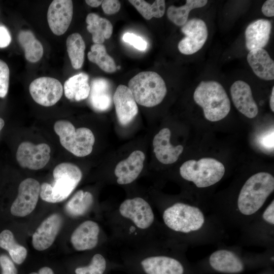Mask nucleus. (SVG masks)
Instances as JSON below:
<instances>
[{"instance_id":"36","label":"nucleus","mask_w":274,"mask_h":274,"mask_svg":"<svg viewBox=\"0 0 274 274\" xmlns=\"http://www.w3.org/2000/svg\"><path fill=\"white\" fill-rule=\"evenodd\" d=\"M273 129L261 133L257 139V143L260 148L265 152H273Z\"/></svg>"},{"instance_id":"32","label":"nucleus","mask_w":274,"mask_h":274,"mask_svg":"<svg viewBox=\"0 0 274 274\" xmlns=\"http://www.w3.org/2000/svg\"><path fill=\"white\" fill-rule=\"evenodd\" d=\"M89 61L96 64L105 72L112 73L117 70V66L113 59L107 52L102 44H94L87 54Z\"/></svg>"},{"instance_id":"24","label":"nucleus","mask_w":274,"mask_h":274,"mask_svg":"<svg viewBox=\"0 0 274 274\" xmlns=\"http://www.w3.org/2000/svg\"><path fill=\"white\" fill-rule=\"evenodd\" d=\"M209 262L215 270L223 273H236L244 270V265L241 259L232 252L219 250L210 256Z\"/></svg>"},{"instance_id":"38","label":"nucleus","mask_w":274,"mask_h":274,"mask_svg":"<svg viewBox=\"0 0 274 274\" xmlns=\"http://www.w3.org/2000/svg\"><path fill=\"white\" fill-rule=\"evenodd\" d=\"M0 266L2 268V274L17 273V269L14 263L7 255L0 256Z\"/></svg>"},{"instance_id":"14","label":"nucleus","mask_w":274,"mask_h":274,"mask_svg":"<svg viewBox=\"0 0 274 274\" xmlns=\"http://www.w3.org/2000/svg\"><path fill=\"white\" fill-rule=\"evenodd\" d=\"M60 215L54 213L46 218L37 228L32 237V244L38 251L49 248L54 242L62 226Z\"/></svg>"},{"instance_id":"3","label":"nucleus","mask_w":274,"mask_h":274,"mask_svg":"<svg viewBox=\"0 0 274 274\" xmlns=\"http://www.w3.org/2000/svg\"><path fill=\"white\" fill-rule=\"evenodd\" d=\"M274 190V178L270 174L260 172L250 177L238 195L237 207L245 215L255 213Z\"/></svg>"},{"instance_id":"31","label":"nucleus","mask_w":274,"mask_h":274,"mask_svg":"<svg viewBox=\"0 0 274 274\" xmlns=\"http://www.w3.org/2000/svg\"><path fill=\"white\" fill-rule=\"evenodd\" d=\"M0 247L7 250L12 259L17 264L22 263L27 256V250L18 244L13 233L6 229L0 233Z\"/></svg>"},{"instance_id":"37","label":"nucleus","mask_w":274,"mask_h":274,"mask_svg":"<svg viewBox=\"0 0 274 274\" xmlns=\"http://www.w3.org/2000/svg\"><path fill=\"white\" fill-rule=\"evenodd\" d=\"M123 40L141 51L145 50L147 48V42L141 37L132 33H125L123 36Z\"/></svg>"},{"instance_id":"19","label":"nucleus","mask_w":274,"mask_h":274,"mask_svg":"<svg viewBox=\"0 0 274 274\" xmlns=\"http://www.w3.org/2000/svg\"><path fill=\"white\" fill-rule=\"evenodd\" d=\"M99 227L91 220L82 223L72 234L71 242L77 251H85L95 248L98 242Z\"/></svg>"},{"instance_id":"46","label":"nucleus","mask_w":274,"mask_h":274,"mask_svg":"<svg viewBox=\"0 0 274 274\" xmlns=\"http://www.w3.org/2000/svg\"><path fill=\"white\" fill-rule=\"evenodd\" d=\"M5 125V122L4 120L0 118V131L2 129Z\"/></svg>"},{"instance_id":"39","label":"nucleus","mask_w":274,"mask_h":274,"mask_svg":"<svg viewBox=\"0 0 274 274\" xmlns=\"http://www.w3.org/2000/svg\"><path fill=\"white\" fill-rule=\"evenodd\" d=\"M101 7L105 13L111 15L119 11L121 4L118 0H105L102 1Z\"/></svg>"},{"instance_id":"23","label":"nucleus","mask_w":274,"mask_h":274,"mask_svg":"<svg viewBox=\"0 0 274 274\" xmlns=\"http://www.w3.org/2000/svg\"><path fill=\"white\" fill-rule=\"evenodd\" d=\"M247 60L258 77L266 81L274 79V61L264 48L250 51Z\"/></svg>"},{"instance_id":"16","label":"nucleus","mask_w":274,"mask_h":274,"mask_svg":"<svg viewBox=\"0 0 274 274\" xmlns=\"http://www.w3.org/2000/svg\"><path fill=\"white\" fill-rule=\"evenodd\" d=\"M230 94L234 106L242 114L250 119L257 115L258 108L247 83L242 80L236 81L230 87Z\"/></svg>"},{"instance_id":"11","label":"nucleus","mask_w":274,"mask_h":274,"mask_svg":"<svg viewBox=\"0 0 274 274\" xmlns=\"http://www.w3.org/2000/svg\"><path fill=\"white\" fill-rule=\"evenodd\" d=\"M29 90L32 98L37 104L50 107L56 104L61 98L63 88L57 79L42 77L31 82Z\"/></svg>"},{"instance_id":"15","label":"nucleus","mask_w":274,"mask_h":274,"mask_svg":"<svg viewBox=\"0 0 274 274\" xmlns=\"http://www.w3.org/2000/svg\"><path fill=\"white\" fill-rule=\"evenodd\" d=\"M117 119L123 126L130 123L138 113V107L129 88L119 85L113 96Z\"/></svg>"},{"instance_id":"33","label":"nucleus","mask_w":274,"mask_h":274,"mask_svg":"<svg viewBox=\"0 0 274 274\" xmlns=\"http://www.w3.org/2000/svg\"><path fill=\"white\" fill-rule=\"evenodd\" d=\"M129 2L147 20H150L153 17L161 18L165 13L164 0H156L152 5L143 0H129Z\"/></svg>"},{"instance_id":"5","label":"nucleus","mask_w":274,"mask_h":274,"mask_svg":"<svg viewBox=\"0 0 274 274\" xmlns=\"http://www.w3.org/2000/svg\"><path fill=\"white\" fill-rule=\"evenodd\" d=\"M225 173L224 165L213 158L189 160L180 167L181 176L192 182L198 188H205L218 182Z\"/></svg>"},{"instance_id":"43","label":"nucleus","mask_w":274,"mask_h":274,"mask_svg":"<svg viewBox=\"0 0 274 274\" xmlns=\"http://www.w3.org/2000/svg\"><path fill=\"white\" fill-rule=\"evenodd\" d=\"M29 274H54L53 271L48 267H43L41 268L39 272H32Z\"/></svg>"},{"instance_id":"45","label":"nucleus","mask_w":274,"mask_h":274,"mask_svg":"<svg viewBox=\"0 0 274 274\" xmlns=\"http://www.w3.org/2000/svg\"><path fill=\"white\" fill-rule=\"evenodd\" d=\"M269 106L272 112H274V87H272L269 100Z\"/></svg>"},{"instance_id":"27","label":"nucleus","mask_w":274,"mask_h":274,"mask_svg":"<svg viewBox=\"0 0 274 274\" xmlns=\"http://www.w3.org/2000/svg\"><path fill=\"white\" fill-rule=\"evenodd\" d=\"M18 39L20 45L24 49L27 60L35 63L41 59L44 53L43 47L31 31H20Z\"/></svg>"},{"instance_id":"30","label":"nucleus","mask_w":274,"mask_h":274,"mask_svg":"<svg viewBox=\"0 0 274 274\" xmlns=\"http://www.w3.org/2000/svg\"><path fill=\"white\" fill-rule=\"evenodd\" d=\"M67 52L72 66L80 68L84 61L85 44L82 36L78 33L70 35L66 41Z\"/></svg>"},{"instance_id":"13","label":"nucleus","mask_w":274,"mask_h":274,"mask_svg":"<svg viewBox=\"0 0 274 274\" xmlns=\"http://www.w3.org/2000/svg\"><path fill=\"white\" fill-rule=\"evenodd\" d=\"M73 5L71 0H54L47 12V21L52 32L57 36L64 34L73 17Z\"/></svg>"},{"instance_id":"1","label":"nucleus","mask_w":274,"mask_h":274,"mask_svg":"<svg viewBox=\"0 0 274 274\" xmlns=\"http://www.w3.org/2000/svg\"><path fill=\"white\" fill-rule=\"evenodd\" d=\"M194 101L202 108L203 114L211 122L220 121L230 111V101L222 85L215 81H202L193 93Z\"/></svg>"},{"instance_id":"35","label":"nucleus","mask_w":274,"mask_h":274,"mask_svg":"<svg viewBox=\"0 0 274 274\" xmlns=\"http://www.w3.org/2000/svg\"><path fill=\"white\" fill-rule=\"evenodd\" d=\"M10 71L7 64L0 59V97L7 95L9 85Z\"/></svg>"},{"instance_id":"29","label":"nucleus","mask_w":274,"mask_h":274,"mask_svg":"<svg viewBox=\"0 0 274 274\" xmlns=\"http://www.w3.org/2000/svg\"><path fill=\"white\" fill-rule=\"evenodd\" d=\"M208 3L207 0H187L184 5L169 6L167 10L168 18L178 26H183L187 21L190 12L194 9L201 8Z\"/></svg>"},{"instance_id":"44","label":"nucleus","mask_w":274,"mask_h":274,"mask_svg":"<svg viewBox=\"0 0 274 274\" xmlns=\"http://www.w3.org/2000/svg\"><path fill=\"white\" fill-rule=\"evenodd\" d=\"M86 3L90 7H97L102 4V1L86 0Z\"/></svg>"},{"instance_id":"28","label":"nucleus","mask_w":274,"mask_h":274,"mask_svg":"<svg viewBox=\"0 0 274 274\" xmlns=\"http://www.w3.org/2000/svg\"><path fill=\"white\" fill-rule=\"evenodd\" d=\"M93 201V195L90 192L79 190L65 204V212L73 217L83 216L89 210Z\"/></svg>"},{"instance_id":"4","label":"nucleus","mask_w":274,"mask_h":274,"mask_svg":"<svg viewBox=\"0 0 274 274\" xmlns=\"http://www.w3.org/2000/svg\"><path fill=\"white\" fill-rule=\"evenodd\" d=\"M128 87L136 102L146 107L158 105L167 93L162 78L152 71L139 73L129 80Z\"/></svg>"},{"instance_id":"2","label":"nucleus","mask_w":274,"mask_h":274,"mask_svg":"<svg viewBox=\"0 0 274 274\" xmlns=\"http://www.w3.org/2000/svg\"><path fill=\"white\" fill-rule=\"evenodd\" d=\"M52 184L44 183L41 185L40 195L45 201L56 203L69 196L80 182L82 174L76 165L63 162L54 168Z\"/></svg>"},{"instance_id":"12","label":"nucleus","mask_w":274,"mask_h":274,"mask_svg":"<svg viewBox=\"0 0 274 274\" xmlns=\"http://www.w3.org/2000/svg\"><path fill=\"white\" fill-rule=\"evenodd\" d=\"M51 148L46 144L35 145L29 142H23L17 149L16 159L21 167L38 170L48 163Z\"/></svg>"},{"instance_id":"25","label":"nucleus","mask_w":274,"mask_h":274,"mask_svg":"<svg viewBox=\"0 0 274 274\" xmlns=\"http://www.w3.org/2000/svg\"><path fill=\"white\" fill-rule=\"evenodd\" d=\"M89 76L81 73L68 78L64 82L63 91L65 97L70 100L81 101L88 97L90 87Z\"/></svg>"},{"instance_id":"34","label":"nucleus","mask_w":274,"mask_h":274,"mask_svg":"<svg viewBox=\"0 0 274 274\" xmlns=\"http://www.w3.org/2000/svg\"><path fill=\"white\" fill-rule=\"evenodd\" d=\"M107 266L105 257L100 254H96L92 258L90 263L86 266L78 267L76 274H104Z\"/></svg>"},{"instance_id":"6","label":"nucleus","mask_w":274,"mask_h":274,"mask_svg":"<svg viewBox=\"0 0 274 274\" xmlns=\"http://www.w3.org/2000/svg\"><path fill=\"white\" fill-rule=\"evenodd\" d=\"M54 129L59 136L61 145L74 155L84 157L91 153L95 138L89 128L81 127L76 129L70 121L61 120L55 123Z\"/></svg>"},{"instance_id":"26","label":"nucleus","mask_w":274,"mask_h":274,"mask_svg":"<svg viewBox=\"0 0 274 274\" xmlns=\"http://www.w3.org/2000/svg\"><path fill=\"white\" fill-rule=\"evenodd\" d=\"M86 22L87 29L92 34L94 44H102L105 39H109L111 37L113 28L109 20L91 13L87 15Z\"/></svg>"},{"instance_id":"47","label":"nucleus","mask_w":274,"mask_h":274,"mask_svg":"<svg viewBox=\"0 0 274 274\" xmlns=\"http://www.w3.org/2000/svg\"><path fill=\"white\" fill-rule=\"evenodd\" d=\"M120 66H117V69H120Z\"/></svg>"},{"instance_id":"42","label":"nucleus","mask_w":274,"mask_h":274,"mask_svg":"<svg viewBox=\"0 0 274 274\" xmlns=\"http://www.w3.org/2000/svg\"><path fill=\"white\" fill-rule=\"evenodd\" d=\"M261 11L266 17H273L274 16V1H266L262 6Z\"/></svg>"},{"instance_id":"17","label":"nucleus","mask_w":274,"mask_h":274,"mask_svg":"<svg viewBox=\"0 0 274 274\" xmlns=\"http://www.w3.org/2000/svg\"><path fill=\"white\" fill-rule=\"evenodd\" d=\"M145 159V156L142 151L135 150L126 159L120 161L114 170L117 183L126 185L136 180L142 171Z\"/></svg>"},{"instance_id":"9","label":"nucleus","mask_w":274,"mask_h":274,"mask_svg":"<svg viewBox=\"0 0 274 274\" xmlns=\"http://www.w3.org/2000/svg\"><path fill=\"white\" fill-rule=\"evenodd\" d=\"M120 215L133 222L140 229H147L153 223L154 215L149 203L136 197L123 201L119 208Z\"/></svg>"},{"instance_id":"20","label":"nucleus","mask_w":274,"mask_h":274,"mask_svg":"<svg viewBox=\"0 0 274 274\" xmlns=\"http://www.w3.org/2000/svg\"><path fill=\"white\" fill-rule=\"evenodd\" d=\"M88 101L91 107L96 111L104 112L112 106L113 94L112 86L105 78L94 79L90 85Z\"/></svg>"},{"instance_id":"21","label":"nucleus","mask_w":274,"mask_h":274,"mask_svg":"<svg viewBox=\"0 0 274 274\" xmlns=\"http://www.w3.org/2000/svg\"><path fill=\"white\" fill-rule=\"evenodd\" d=\"M271 28V22L267 19H257L249 24L245 33L247 49L263 48L268 42Z\"/></svg>"},{"instance_id":"22","label":"nucleus","mask_w":274,"mask_h":274,"mask_svg":"<svg viewBox=\"0 0 274 274\" xmlns=\"http://www.w3.org/2000/svg\"><path fill=\"white\" fill-rule=\"evenodd\" d=\"M146 274H183L184 267L177 259L165 256H153L141 262Z\"/></svg>"},{"instance_id":"18","label":"nucleus","mask_w":274,"mask_h":274,"mask_svg":"<svg viewBox=\"0 0 274 274\" xmlns=\"http://www.w3.org/2000/svg\"><path fill=\"white\" fill-rule=\"evenodd\" d=\"M171 132L168 128L161 129L154 137L153 151L157 160L164 164L177 161L183 151L182 145L173 146L170 143Z\"/></svg>"},{"instance_id":"41","label":"nucleus","mask_w":274,"mask_h":274,"mask_svg":"<svg viewBox=\"0 0 274 274\" xmlns=\"http://www.w3.org/2000/svg\"><path fill=\"white\" fill-rule=\"evenodd\" d=\"M263 219L267 222L274 224V201H271L263 214Z\"/></svg>"},{"instance_id":"40","label":"nucleus","mask_w":274,"mask_h":274,"mask_svg":"<svg viewBox=\"0 0 274 274\" xmlns=\"http://www.w3.org/2000/svg\"><path fill=\"white\" fill-rule=\"evenodd\" d=\"M11 41L10 32L5 26L0 24V48L9 45Z\"/></svg>"},{"instance_id":"7","label":"nucleus","mask_w":274,"mask_h":274,"mask_svg":"<svg viewBox=\"0 0 274 274\" xmlns=\"http://www.w3.org/2000/svg\"><path fill=\"white\" fill-rule=\"evenodd\" d=\"M163 220L170 229L185 233L200 229L204 222L203 214L199 208L181 202L165 209Z\"/></svg>"},{"instance_id":"10","label":"nucleus","mask_w":274,"mask_h":274,"mask_svg":"<svg viewBox=\"0 0 274 274\" xmlns=\"http://www.w3.org/2000/svg\"><path fill=\"white\" fill-rule=\"evenodd\" d=\"M39 182L32 178L22 181L18 187V193L13 202L11 213L17 217H25L35 209L40 193Z\"/></svg>"},{"instance_id":"8","label":"nucleus","mask_w":274,"mask_h":274,"mask_svg":"<svg viewBox=\"0 0 274 274\" xmlns=\"http://www.w3.org/2000/svg\"><path fill=\"white\" fill-rule=\"evenodd\" d=\"M181 31L185 35L179 43V51L185 55H191L198 51L205 44L208 36L205 22L194 18L182 26Z\"/></svg>"}]
</instances>
